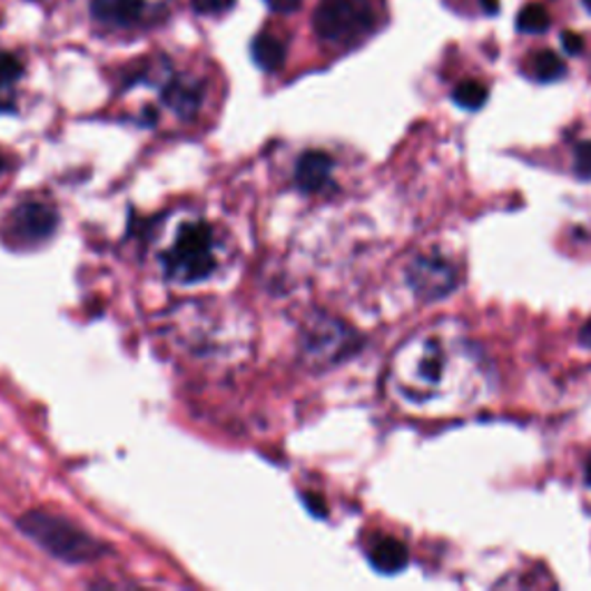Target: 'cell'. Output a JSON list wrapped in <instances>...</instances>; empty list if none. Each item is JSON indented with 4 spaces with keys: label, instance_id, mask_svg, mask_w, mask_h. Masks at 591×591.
<instances>
[{
    "label": "cell",
    "instance_id": "9c48e42d",
    "mask_svg": "<svg viewBox=\"0 0 591 591\" xmlns=\"http://www.w3.org/2000/svg\"><path fill=\"white\" fill-rule=\"evenodd\" d=\"M333 160L322 150H309L296 165V183L305 193H322L331 185Z\"/></svg>",
    "mask_w": 591,
    "mask_h": 591
},
{
    "label": "cell",
    "instance_id": "52a82bcc",
    "mask_svg": "<svg viewBox=\"0 0 591 591\" xmlns=\"http://www.w3.org/2000/svg\"><path fill=\"white\" fill-rule=\"evenodd\" d=\"M352 339H354L352 331H347L345 326L337 324V322L324 319L319 324V328L309 331L305 347H307L309 354L317 356V358L339 361L342 354L352 349Z\"/></svg>",
    "mask_w": 591,
    "mask_h": 591
},
{
    "label": "cell",
    "instance_id": "cb8c5ba5",
    "mask_svg": "<svg viewBox=\"0 0 591 591\" xmlns=\"http://www.w3.org/2000/svg\"><path fill=\"white\" fill-rule=\"evenodd\" d=\"M584 476H587V483L591 485V457H589V462H587V470H584Z\"/></svg>",
    "mask_w": 591,
    "mask_h": 591
},
{
    "label": "cell",
    "instance_id": "5bb4252c",
    "mask_svg": "<svg viewBox=\"0 0 591 591\" xmlns=\"http://www.w3.org/2000/svg\"><path fill=\"white\" fill-rule=\"evenodd\" d=\"M529 75H532L536 81H556L567 75L564 60L559 58L554 51H539L526 63Z\"/></svg>",
    "mask_w": 591,
    "mask_h": 591
},
{
    "label": "cell",
    "instance_id": "7a4b0ae2",
    "mask_svg": "<svg viewBox=\"0 0 591 591\" xmlns=\"http://www.w3.org/2000/svg\"><path fill=\"white\" fill-rule=\"evenodd\" d=\"M21 532L38 543L47 554L66 564L96 562L105 554V545L79 529L68 518H60L47 511H28L19 518Z\"/></svg>",
    "mask_w": 591,
    "mask_h": 591
},
{
    "label": "cell",
    "instance_id": "2e32d148",
    "mask_svg": "<svg viewBox=\"0 0 591 591\" xmlns=\"http://www.w3.org/2000/svg\"><path fill=\"white\" fill-rule=\"evenodd\" d=\"M550 28V12L543 6H526L518 14V30L522 33H545Z\"/></svg>",
    "mask_w": 591,
    "mask_h": 591
},
{
    "label": "cell",
    "instance_id": "44dd1931",
    "mask_svg": "<svg viewBox=\"0 0 591 591\" xmlns=\"http://www.w3.org/2000/svg\"><path fill=\"white\" fill-rule=\"evenodd\" d=\"M317 500V496L315 494H307L305 496V502H307V506H309V511H313L315 515H326V506H324V502H315Z\"/></svg>",
    "mask_w": 591,
    "mask_h": 591
},
{
    "label": "cell",
    "instance_id": "d6986e66",
    "mask_svg": "<svg viewBox=\"0 0 591 591\" xmlns=\"http://www.w3.org/2000/svg\"><path fill=\"white\" fill-rule=\"evenodd\" d=\"M303 0H266V6L273 10V12H279V14H289V12H296L301 8Z\"/></svg>",
    "mask_w": 591,
    "mask_h": 591
},
{
    "label": "cell",
    "instance_id": "277c9868",
    "mask_svg": "<svg viewBox=\"0 0 591 591\" xmlns=\"http://www.w3.org/2000/svg\"><path fill=\"white\" fill-rule=\"evenodd\" d=\"M165 273L180 285H193L215 268L213 232L204 223L183 225L165 255Z\"/></svg>",
    "mask_w": 591,
    "mask_h": 591
},
{
    "label": "cell",
    "instance_id": "e0dca14e",
    "mask_svg": "<svg viewBox=\"0 0 591 591\" xmlns=\"http://www.w3.org/2000/svg\"><path fill=\"white\" fill-rule=\"evenodd\" d=\"M575 174L580 178H591V141H582L575 148Z\"/></svg>",
    "mask_w": 591,
    "mask_h": 591
},
{
    "label": "cell",
    "instance_id": "8fae6325",
    "mask_svg": "<svg viewBox=\"0 0 591 591\" xmlns=\"http://www.w3.org/2000/svg\"><path fill=\"white\" fill-rule=\"evenodd\" d=\"M370 564L380 573L393 575L410 564V552L397 539H382L370 550Z\"/></svg>",
    "mask_w": 591,
    "mask_h": 591
},
{
    "label": "cell",
    "instance_id": "7402d4cb",
    "mask_svg": "<svg viewBox=\"0 0 591 591\" xmlns=\"http://www.w3.org/2000/svg\"><path fill=\"white\" fill-rule=\"evenodd\" d=\"M580 342H582L584 347L591 349V319L584 324V328H582V333H580Z\"/></svg>",
    "mask_w": 591,
    "mask_h": 591
},
{
    "label": "cell",
    "instance_id": "5b68a950",
    "mask_svg": "<svg viewBox=\"0 0 591 591\" xmlns=\"http://www.w3.org/2000/svg\"><path fill=\"white\" fill-rule=\"evenodd\" d=\"M60 223V215L53 204L47 201H23L8 217L10 240L19 245H38L49 240Z\"/></svg>",
    "mask_w": 591,
    "mask_h": 591
},
{
    "label": "cell",
    "instance_id": "603a6c76",
    "mask_svg": "<svg viewBox=\"0 0 591 591\" xmlns=\"http://www.w3.org/2000/svg\"><path fill=\"white\" fill-rule=\"evenodd\" d=\"M481 3H483L487 14H494L496 10H500V0H481Z\"/></svg>",
    "mask_w": 591,
    "mask_h": 591
},
{
    "label": "cell",
    "instance_id": "8992f818",
    "mask_svg": "<svg viewBox=\"0 0 591 591\" xmlns=\"http://www.w3.org/2000/svg\"><path fill=\"white\" fill-rule=\"evenodd\" d=\"M407 279L421 298L437 301L457 287V270L444 257H418L410 264Z\"/></svg>",
    "mask_w": 591,
    "mask_h": 591
},
{
    "label": "cell",
    "instance_id": "6da1fadb",
    "mask_svg": "<svg viewBox=\"0 0 591 591\" xmlns=\"http://www.w3.org/2000/svg\"><path fill=\"white\" fill-rule=\"evenodd\" d=\"M393 386L414 410L451 414L466 410L485 388V363L476 345L460 333L423 331L400 349Z\"/></svg>",
    "mask_w": 591,
    "mask_h": 591
},
{
    "label": "cell",
    "instance_id": "30bf717a",
    "mask_svg": "<svg viewBox=\"0 0 591 591\" xmlns=\"http://www.w3.org/2000/svg\"><path fill=\"white\" fill-rule=\"evenodd\" d=\"M204 90L197 81L171 79L165 88V102L183 118H193L201 105Z\"/></svg>",
    "mask_w": 591,
    "mask_h": 591
},
{
    "label": "cell",
    "instance_id": "d4e9b609",
    "mask_svg": "<svg viewBox=\"0 0 591 591\" xmlns=\"http://www.w3.org/2000/svg\"><path fill=\"white\" fill-rule=\"evenodd\" d=\"M6 167H8V162H6V158H3V155H0V174H3V171H6Z\"/></svg>",
    "mask_w": 591,
    "mask_h": 591
},
{
    "label": "cell",
    "instance_id": "484cf974",
    "mask_svg": "<svg viewBox=\"0 0 591 591\" xmlns=\"http://www.w3.org/2000/svg\"><path fill=\"white\" fill-rule=\"evenodd\" d=\"M582 3H584V6H587V10L591 12V0H582Z\"/></svg>",
    "mask_w": 591,
    "mask_h": 591
},
{
    "label": "cell",
    "instance_id": "7c38bea8",
    "mask_svg": "<svg viewBox=\"0 0 591 591\" xmlns=\"http://www.w3.org/2000/svg\"><path fill=\"white\" fill-rule=\"evenodd\" d=\"M253 58H255V63L262 70L275 72V70H279V68L285 66L287 47H285L283 40H279L273 33H259L255 38V42H253Z\"/></svg>",
    "mask_w": 591,
    "mask_h": 591
},
{
    "label": "cell",
    "instance_id": "4fadbf2b",
    "mask_svg": "<svg viewBox=\"0 0 591 591\" xmlns=\"http://www.w3.org/2000/svg\"><path fill=\"white\" fill-rule=\"evenodd\" d=\"M23 77V66L14 53L0 51V111H8L14 102L17 83Z\"/></svg>",
    "mask_w": 591,
    "mask_h": 591
},
{
    "label": "cell",
    "instance_id": "ba28073f",
    "mask_svg": "<svg viewBox=\"0 0 591 591\" xmlns=\"http://www.w3.org/2000/svg\"><path fill=\"white\" fill-rule=\"evenodd\" d=\"M92 19L107 28H135L148 12L146 0H92Z\"/></svg>",
    "mask_w": 591,
    "mask_h": 591
},
{
    "label": "cell",
    "instance_id": "9a60e30c",
    "mask_svg": "<svg viewBox=\"0 0 591 591\" xmlns=\"http://www.w3.org/2000/svg\"><path fill=\"white\" fill-rule=\"evenodd\" d=\"M453 102L466 111H476L487 102V88L479 81H462L453 90Z\"/></svg>",
    "mask_w": 591,
    "mask_h": 591
},
{
    "label": "cell",
    "instance_id": "3957f363",
    "mask_svg": "<svg viewBox=\"0 0 591 591\" xmlns=\"http://www.w3.org/2000/svg\"><path fill=\"white\" fill-rule=\"evenodd\" d=\"M315 33L331 47H354L377 26L370 0H322L315 10Z\"/></svg>",
    "mask_w": 591,
    "mask_h": 591
},
{
    "label": "cell",
    "instance_id": "ffe728a7",
    "mask_svg": "<svg viewBox=\"0 0 591 591\" xmlns=\"http://www.w3.org/2000/svg\"><path fill=\"white\" fill-rule=\"evenodd\" d=\"M562 45H564V49H567L569 53H573V56L582 53V49H584V40H582V36L571 33V30H567V33H562Z\"/></svg>",
    "mask_w": 591,
    "mask_h": 591
},
{
    "label": "cell",
    "instance_id": "ac0fdd59",
    "mask_svg": "<svg viewBox=\"0 0 591 591\" xmlns=\"http://www.w3.org/2000/svg\"><path fill=\"white\" fill-rule=\"evenodd\" d=\"M234 3H236V0H193V8H195V12L208 17V14L227 12Z\"/></svg>",
    "mask_w": 591,
    "mask_h": 591
}]
</instances>
